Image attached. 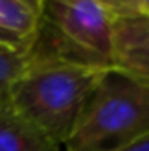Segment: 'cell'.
Returning a JSON list of instances; mask_svg holds the SVG:
<instances>
[{
    "label": "cell",
    "instance_id": "obj_11",
    "mask_svg": "<svg viewBox=\"0 0 149 151\" xmlns=\"http://www.w3.org/2000/svg\"><path fill=\"white\" fill-rule=\"evenodd\" d=\"M139 14L149 16V0H139Z\"/></svg>",
    "mask_w": 149,
    "mask_h": 151
},
{
    "label": "cell",
    "instance_id": "obj_3",
    "mask_svg": "<svg viewBox=\"0 0 149 151\" xmlns=\"http://www.w3.org/2000/svg\"><path fill=\"white\" fill-rule=\"evenodd\" d=\"M114 19L100 0H42L32 60L114 67Z\"/></svg>",
    "mask_w": 149,
    "mask_h": 151
},
{
    "label": "cell",
    "instance_id": "obj_7",
    "mask_svg": "<svg viewBox=\"0 0 149 151\" xmlns=\"http://www.w3.org/2000/svg\"><path fill=\"white\" fill-rule=\"evenodd\" d=\"M28 63H30L28 53L0 44V93L2 95H5L11 84L25 72Z\"/></svg>",
    "mask_w": 149,
    "mask_h": 151
},
{
    "label": "cell",
    "instance_id": "obj_10",
    "mask_svg": "<svg viewBox=\"0 0 149 151\" xmlns=\"http://www.w3.org/2000/svg\"><path fill=\"white\" fill-rule=\"evenodd\" d=\"M112 151H149V134H146L144 137L133 141V142H128L117 150H112Z\"/></svg>",
    "mask_w": 149,
    "mask_h": 151
},
{
    "label": "cell",
    "instance_id": "obj_9",
    "mask_svg": "<svg viewBox=\"0 0 149 151\" xmlns=\"http://www.w3.org/2000/svg\"><path fill=\"white\" fill-rule=\"evenodd\" d=\"M0 44H4V46H11V47H14V49H19V51L28 53L27 46H25L19 39L16 37L12 32H9L2 23H0Z\"/></svg>",
    "mask_w": 149,
    "mask_h": 151
},
{
    "label": "cell",
    "instance_id": "obj_4",
    "mask_svg": "<svg viewBox=\"0 0 149 151\" xmlns=\"http://www.w3.org/2000/svg\"><path fill=\"white\" fill-rule=\"evenodd\" d=\"M114 67L149 83V16L114 19Z\"/></svg>",
    "mask_w": 149,
    "mask_h": 151
},
{
    "label": "cell",
    "instance_id": "obj_1",
    "mask_svg": "<svg viewBox=\"0 0 149 151\" xmlns=\"http://www.w3.org/2000/svg\"><path fill=\"white\" fill-rule=\"evenodd\" d=\"M105 70L30 58L28 67L11 84L4 99L63 151L86 100Z\"/></svg>",
    "mask_w": 149,
    "mask_h": 151
},
{
    "label": "cell",
    "instance_id": "obj_2",
    "mask_svg": "<svg viewBox=\"0 0 149 151\" xmlns=\"http://www.w3.org/2000/svg\"><path fill=\"white\" fill-rule=\"evenodd\" d=\"M149 134V83L107 69L69 135L63 151H112Z\"/></svg>",
    "mask_w": 149,
    "mask_h": 151
},
{
    "label": "cell",
    "instance_id": "obj_6",
    "mask_svg": "<svg viewBox=\"0 0 149 151\" xmlns=\"http://www.w3.org/2000/svg\"><path fill=\"white\" fill-rule=\"evenodd\" d=\"M42 11V0H0V23L30 51Z\"/></svg>",
    "mask_w": 149,
    "mask_h": 151
},
{
    "label": "cell",
    "instance_id": "obj_5",
    "mask_svg": "<svg viewBox=\"0 0 149 151\" xmlns=\"http://www.w3.org/2000/svg\"><path fill=\"white\" fill-rule=\"evenodd\" d=\"M0 151H62L46 134L16 113L2 97L0 102Z\"/></svg>",
    "mask_w": 149,
    "mask_h": 151
},
{
    "label": "cell",
    "instance_id": "obj_8",
    "mask_svg": "<svg viewBox=\"0 0 149 151\" xmlns=\"http://www.w3.org/2000/svg\"><path fill=\"white\" fill-rule=\"evenodd\" d=\"M112 19L139 14V0H100Z\"/></svg>",
    "mask_w": 149,
    "mask_h": 151
},
{
    "label": "cell",
    "instance_id": "obj_12",
    "mask_svg": "<svg viewBox=\"0 0 149 151\" xmlns=\"http://www.w3.org/2000/svg\"><path fill=\"white\" fill-rule=\"evenodd\" d=\"M2 97H4V95H2V93H0V102H2Z\"/></svg>",
    "mask_w": 149,
    "mask_h": 151
}]
</instances>
